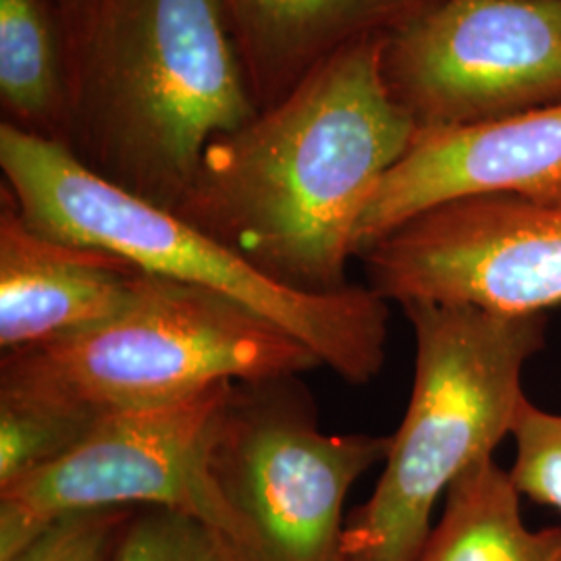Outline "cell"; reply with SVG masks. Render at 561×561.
Wrapping results in <instances>:
<instances>
[{
    "label": "cell",
    "instance_id": "1",
    "mask_svg": "<svg viewBox=\"0 0 561 561\" xmlns=\"http://www.w3.org/2000/svg\"><path fill=\"white\" fill-rule=\"evenodd\" d=\"M385 41L343 46L210 141L173 213L289 289L324 296L354 285L362 215L419 134L385 76Z\"/></svg>",
    "mask_w": 561,
    "mask_h": 561
},
{
    "label": "cell",
    "instance_id": "2",
    "mask_svg": "<svg viewBox=\"0 0 561 561\" xmlns=\"http://www.w3.org/2000/svg\"><path fill=\"white\" fill-rule=\"evenodd\" d=\"M62 146L102 180L178 210L210 141L261 108L222 0H67Z\"/></svg>",
    "mask_w": 561,
    "mask_h": 561
},
{
    "label": "cell",
    "instance_id": "3",
    "mask_svg": "<svg viewBox=\"0 0 561 561\" xmlns=\"http://www.w3.org/2000/svg\"><path fill=\"white\" fill-rule=\"evenodd\" d=\"M0 169L23 221L44 236L231 298L304 343L343 381L366 385L381 373L389 308L368 285L324 296L289 289L173 210L102 180L62 144L9 123H0Z\"/></svg>",
    "mask_w": 561,
    "mask_h": 561
},
{
    "label": "cell",
    "instance_id": "4",
    "mask_svg": "<svg viewBox=\"0 0 561 561\" xmlns=\"http://www.w3.org/2000/svg\"><path fill=\"white\" fill-rule=\"evenodd\" d=\"M416 335L408 410L381 479L341 535L340 561H414L435 503L472 463L493 456L522 400V370L547 340V314L474 306H401Z\"/></svg>",
    "mask_w": 561,
    "mask_h": 561
},
{
    "label": "cell",
    "instance_id": "5",
    "mask_svg": "<svg viewBox=\"0 0 561 561\" xmlns=\"http://www.w3.org/2000/svg\"><path fill=\"white\" fill-rule=\"evenodd\" d=\"M321 360L275 322L217 291L146 273L111 321L2 352L0 389L102 412L181 400L217 382L300 377Z\"/></svg>",
    "mask_w": 561,
    "mask_h": 561
},
{
    "label": "cell",
    "instance_id": "6",
    "mask_svg": "<svg viewBox=\"0 0 561 561\" xmlns=\"http://www.w3.org/2000/svg\"><path fill=\"white\" fill-rule=\"evenodd\" d=\"M391 437L327 435L300 377L233 382L204 466L243 533V561H340L352 486Z\"/></svg>",
    "mask_w": 561,
    "mask_h": 561
},
{
    "label": "cell",
    "instance_id": "7",
    "mask_svg": "<svg viewBox=\"0 0 561 561\" xmlns=\"http://www.w3.org/2000/svg\"><path fill=\"white\" fill-rule=\"evenodd\" d=\"M231 381L148 408L108 410L65 458L0 484V561L48 522L96 507H169L208 524L243 561L241 526L210 481L208 433Z\"/></svg>",
    "mask_w": 561,
    "mask_h": 561
},
{
    "label": "cell",
    "instance_id": "8",
    "mask_svg": "<svg viewBox=\"0 0 561 561\" xmlns=\"http://www.w3.org/2000/svg\"><path fill=\"white\" fill-rule=\"evenodd\" d=\"M385 76L419 129L561 102V0H435L385 41Z\"/></svg>",
    "mask_w": 561,
    "mask_h": 561
},
{
    "label": "cell",
    "instance_id": "9",
    "mask_svg": "<svg viewBox=\"0 0 561 561\" xmlns=\"http://www.w3.org/2000/svg\"><path fill=\"white\" fill-rule=\"evenodd\" d=\"M358 259L368 287L400 306L547 312L561 304V204L512 194L445 202L375 241Z\"/></svg>",
    "mask_w": 561,
    "mask_h": 561
},
{
    "label": "cell",
    "instance_id": "10",
    "mask_svg": "<svg viewBox=\"0 0 561 561\" xmlns=\"http://www.w3.org/2000/svg\"><path fill=\"white\" fill-rule=\"evenodd\" d=\"M486 194L561 204V102L505 119L419 129L362 215L356 259L428 208Z\"/></svg>",
    "mask_w": 561,
    "mask_h": 561
},
{
    "label": "cell",
    "instance_id": "11",
    "mask_svg": "<svg viewBox=\"0 0 561 561\" xmlns=\"http://www.w3.org/2000/svg\"><path fill=\"white\" fill-rule=\"evenodd\" d=\"M146 271L113 252L48 238L0 190V345H44L111 321Z\"/></svg>",
    "mask_w": 561,
    "mask_h": 561
},
{
    "label": "cell",
    "instance_id": "12",
    "mask_svg": "<svg viewBox=\"0 0 561 561\" xmlns=\"http://www.w3.org/2000/svg\"><path fill=\"white\" fill-rule=\"evenodd\" d=\"M259 108L285 99L322 60L389 34L435 0H222Z\"/></svg>",
    "mask_w": 561,
    "mask_h": 561
},
{
    "label": "cell",
    "instance_id": "13",
    "mask_svg": "<svg viewBox=\"0 0 561 561\" xmlns=\"http://www.w3.org/2000/svg\"><path fill=\"white\" fill-rule=\"evenodd\" d=\"M520 497L493 456L472 463L449 484L442 520L414 561H561V526L526 528Z\"/></svg>",
    "mask_w": 561,
    "mask_h": 561
},
{
    "label": "cell",
    "instance_id": "14",
    "mask_svg": "<svg viewBox=\"0 0 561 561\" xmlns=\"http://www.w3.org/2000/svg\"><path fill=\"white\" fill-rule=\"evenodd\" d=\"M2 123L62 144L69 123V71L53 0H0Z\"/></svg>",
    "mask_w": 561,
    "mask_h": 561
},
{
    "label": "cell",
    "instance_id": "15",
    "mask_svg": "<svg viewBox=\"0 0 561 561\" xmlns=\"http://www.w3.org/2000/svg\"><path fill=\"white\" fill-rule=\"evenodd\" d=\"M102 414L81 403L0 389V484L65 458Z\"/></svg>",
    "mask_w": 561,
    "mask_h": 561
},
{
    "label": "cell",
    "instance_id": "16",
    "mask_svg": "<svg viewBox=\"0 0 561 561\" xmlns=\"http://www.w3.org/2000/svg\"><path fill=\"white\" fill-rule=\"evenodd\" d=\"M115 561H240L208 524L169 507H138Z\"/></svg>",
    "mask_w": 561,
    "mask_h": 561
},
{
    "label": "cell",
    "instance_id": "17",
    "mask_svg": "<svg viewBox=\"0 0 561 561\" xmlns=\"http://www.w3.org/2000/svg\"><path fill=\"white\" fill-rule=\"evenodd\" d=\"M138 507H96L69 512L4 561H115Z\"/></svg>",
    "mask_w": 561,
    "mask_h": 561
},
{
    "label": "cell",
    "instance_id": "18",
    "mask_svg": "<svg viewBox=\"0 0 561 561\" xmlns=\"http://www.w3.org/2000/svg\"><path fill=\"white\" fill-rule=\"evenodd\" d=\"M516 461L510 470L518 491L530 502L561 512V414L524 398L512 424Z\"/></svg>",
    "mask_w": 561,
    "mask_h": 561
},
{
    "label": "cell",
    "instance_id": "19",
    "mask_svg": "<svg viewBox=\"0 0 561 561\" xmlns=\"http://www.w3.org/2000/svg\"><path fill=\"white\" fill-rule=\"evenodd\" d=\"M65 2H67V0H53V4H55V7H57V11H59L60 7H62V4H65Z\"/></svg>",
    "mask_w": 561,
    "mask_h": 561
}]
</instances>
